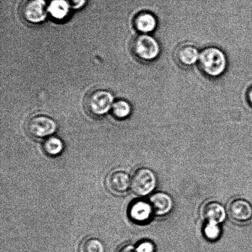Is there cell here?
Returning <instances> with one entry per match:
<instances>
[{
  "label": "cell",
  "instance_id": "cell-9",
  "mask_svg": "<svg viewBox=\"0 0 252 252\" xmlns=\"http://www.w3.org/2000/svg\"><path fill=\"white\" fill-rule=\"evenodd\" d=\"M154 214L152 205L149 201L138 200L133 202L128 210V215L131 220L135 223H147Z\"/></svg>",
  "mask_w": 252,
  "mask_h": 252
},
{
  "label": "cell",
  "instance_id": "cell-16",
  "mask_svg": "<svg viewBox=\"0 0 252 252\" xmlns=\"http://www.w3.org/2000/svg\"><path fill=\"white\" fill-rule=\"evenodd\" d=\"M112 110L113 116L119 120L127 118L132 112V108L129 103L123 100H118L114 102Z\"/></svg>",
  "mask_w": 252,
  "mask_h": 252
},
{
  "label": "cell",
  "instance_id": "cell-15",
  "mask_svg": "<svg viewBox=\"0 0 252 252\" xmlns=\"http://www.w3.org/2000/svg\"><path fill=\"white\" fill-rule=\"evenodd\" d=\"M64 145L63 141L57 137H49L44 141L43 149L47 155L55 157L60 155L63 150Z\"/></svg>",
  "mask_w": 252,
  "mask_h": 252
},
{
  "label": "cell",
  "instance_id": "cell-1",
  "mask_svg": "<svg viewBox=\"0 0 252 252\" xmlns=\"http://www.w3.org/2000/svg\"><path fill=\"white\" fill-rule=\"evenodd\" d=\"M199 65L201 70L211 77H218L224 73L227 66L225 54L216 47H209L200 53Z\"/></svg>",
  "mask_w": 252,
  "mask_h": 252
},
{
  "label": "cell",
  "instance_id": "cell-17",
  "mask_svg": "<svg viewBox=\"0 0 252 252\" xmlns=\"http://www.w3.org/2000/svg\"><path fill=\"white\" fill-rule=\"evenodd\" d=\"M80 252H105V248L99 239L91 238L81 244Z\"/></svg>",
  "mask_w": 252,
  "mask_h": 252
},
{
  "label": "cell",
  "instance_id": "cell-21",
  "mask_svg": "<svg viewBox=\"0 0 252 252\" xmlns=\"http://www.w3.org/2000/svg\"><path fill=\"white\" fill-rule=\"evenodd\" d=\"M117 252H138L137 248L134 246L130 245V244H126L121 248Z\"/></svg>",
  "mask_w": 252,
  "mask_h": 252
},
{
  "label": "cell",
  "instance_id": "cell-18",
  "mask_svg": "<svg viewBox=\"0 0 252 252\" xmlns=\"http://www.w3.org/2000/svg\"><path fill=\"white\" fill-rule=\"evenodd\" d=\"M203 233L207 239L214 241L220 238L221 234V230L220 224L214 222H207L203 228Z\"/></svg>",
  "mask_w": 252,
  "mask_h": 252
},
{
  "label": "cell",
  "instance_id": "cell-6",
  "mask_svg": "<svg viewBox=\"0 0 252 252\" xmlns=\"http://www.w3.org/2000/svg\"><path fill=\"white\" fill-rule=\"evenodd\" d=\"M48 13V4L45 0H27L22 8L24 19L31 24L45 21Z\"/></svg>",
  "mask_w": 252,
  "mask_h": 252
},
{
  "label": "cell",
  "instance_id": "cell-5",
  "mask_svg": "<svg viewBox=\"0 0 252 252\" xmlns=\"http://www.w3.org/2000/svg\"><path fill=\"white\" fill-rule=\"evenodd\" d=\"M57 128L58 125L55 121L44 115L36 116L31 118L27 126L29 134L38 138L51 137Z\"/></svg>",
  "mask_w": 252,
  "mask_h": 252
},
{
  "label": "cell",
  "instance_id": "cell-8",
  "mask_svg": "<svg viewBox=\"0 0 252 252\" xmlns=\"http://www.w3.org/2000/svg\"><path fill=\"white\" fill-rule=\"evenodd\" d=\"M129 175L123 170H115L108 175L106 185L109 191L115 194L124 193L130 187Z\"/></svg>",
  "mask_w": 252,
  "mask_h": 252
},
{
  "label": "cell",
  "instance_id": "cell-12",
  "mask_svg": "<svg viewBox=\"0 0 252 252\" xmlns=\"http://www.w3.org/2000/svg\"><path fill=\"white\" fill-rule=\"evenodd\" d=\"M154 214L158 216H166L173 209L172 197L165 192H159L153 194L150 198Z\"/></svg>",
  "mask_w": 252,
  "mask_h": 252
},
{
  "label": "cell",
  "instance_id": "cell-3",
  "mask_svg": "<svg viewBox=\"0 0 252 252\" xmlns=\"http://www.w3.org/2000/svg\"><path fill=\"white\" fill-rule=\"evenodd\" d=\"M132 49L134 55L143 61L155 60L160 53L158 41L147 34L136 36L132 42Z\"/></svg>",
  "mask_w": 252,
  "mask_h": 252
},
{
  "label": "cell",
  "instance_id": "cell-2",
  "mask_svg": "<svg viewBox=\"0 0 252 252\" xmlns=\"http://www.w3.org/2000/svg\"><path fill=\"white\" fill-rule=\"evenodd\" d=\"M157 185V177L154 172L148 168L137 169L131 178V189L137 196H147L153 191Z\"/></svg>",
  "mask_w": 252,
  "mask_h": 252
},
{
  "label": "cell",
  "instance_id": "cell-20",
  "mask_svg": "<svg viewBox=\"0 0 252 252\" xmlns=\"http://www.w3.org/2000/svg\"><path fill=\"white\" fill-rule=\"evenodd\" d=\"M71 9H80L85 6L87 0H67Z\"/></svg>",
  "mask_w": 252,
  "mask_h": 252
},
{
  "label": "cell",
  "instance_id": "cell-19",
  "mask_svg": "<svg viewBox=\"0 0 252 252\" xmlns=\"http://www.w3.org/2000/svg\"><path fill=\"white\" fill-rule=\"evenodd\" d=\"M138 252H155L154 244L150 241H144L138 244L137 248Z\"/></svg>",
  "mask_w": 252,
  "mask_h": 252
},
{
  "label": "cell",
  "instance_id": "cell-10",
  "mask_svg": "<svg viewBox=\"0 0 252 252\" xmlns=\"http://www.w3.org/2000/svg\"><path fill=\"white\" fill-rule=\"evenodd\" d=\"M200 53L196 46L191 44H182L175 52V59L177 63L186 67L194 65L198 62Z\"/></svg>",
  "mask_w": 252,
  "mask_h": 252
},
{
  "label": "cell",
  "instance_id": "cell-11",
  "mask_svg": "<svg viewBox=\"0 0 252 252\" xmlns=\"http://www.w3.org/2000/svg\"><path fill=\"white\" fill-rule=\"evenodd\" d=\"M202 216L207 222L220 224L225 220L226 211L220 202L211 201L206 202L202 207Z\"/></svg>",
  "mask_w": 252,
  "mask_h": 252
},
{
  "label": "cell",
  "instance_id": "cell-7",
  "mask_svg": "<svg viewBox=\"0 0 252 252\" xmlns=\"http://www.w3.org/2000/svg\"><path fill=\"white\" fill-rule=\"evenodd\" d=\"M228 213L234 221L246 223L252 219V206L246 199H234L228 205Z\"/></svg>",
  "mask_w": 252,
  "mask_h": 252
},
{
  "label": "cell",
  "instance_id": "cell-22",
  "mask_svg": "<svg viewBox=\"0 0 252 252\" xmlns=\"http://www.w3.org/2000/svg\"><path fill=\"white\" fill-rule=\"evenodd\" d=\"M248 100L250 104L252 106V87L248 91Z\"/></svg>",
  "mask_w": 252,
  "mask_h": 252
},
{
  "label": "cell",
  "instance_id": "cell-14",
  "mask_svg": "<svg viewBox=\"0 0 252 252\" xmlns=\"http://www.w3.org/2000/svg\"><path fill=\"white\" fill-rule=\"evenodd\" d=\"M71 6L67 0H51L48 4V13L58 21H63L70 14Z\"/></svg>",
  "mask_w": 252,
  "mask_h": 252
},
{
  "label": "cell",
  "instance_id": "cell-4",
  "mask_svg": "<svg viewBox=\"0 0 252 252\" xmlns=\"http://www.w3.org/2000/svg\"><path fill=\"white\" fill-rule=\"evenodd\" d=\"M113 103L112 94L106 90H97L91 93L86 102L89 112L96 117H101L109 112Z\"/></svg>",
  "mask_w": 252,
  "mask_h": 252
},
{
  "label": "cell",
  "instance_id": "cell-13",
  "mask_svg": "<svg viewBox=\"0 0 252 252\" xmlns=\"http://www.w3.org/2000/svg\"><path fill=\"white\" fill-rule=\"evenodd\" d=\"M134 26L137 31L143 34L151 33L157 27V20L149 12H142L135 17Z\"/></svg>",
  "mask_w": 252,
  "mask_h": 252
}]
</instances>
